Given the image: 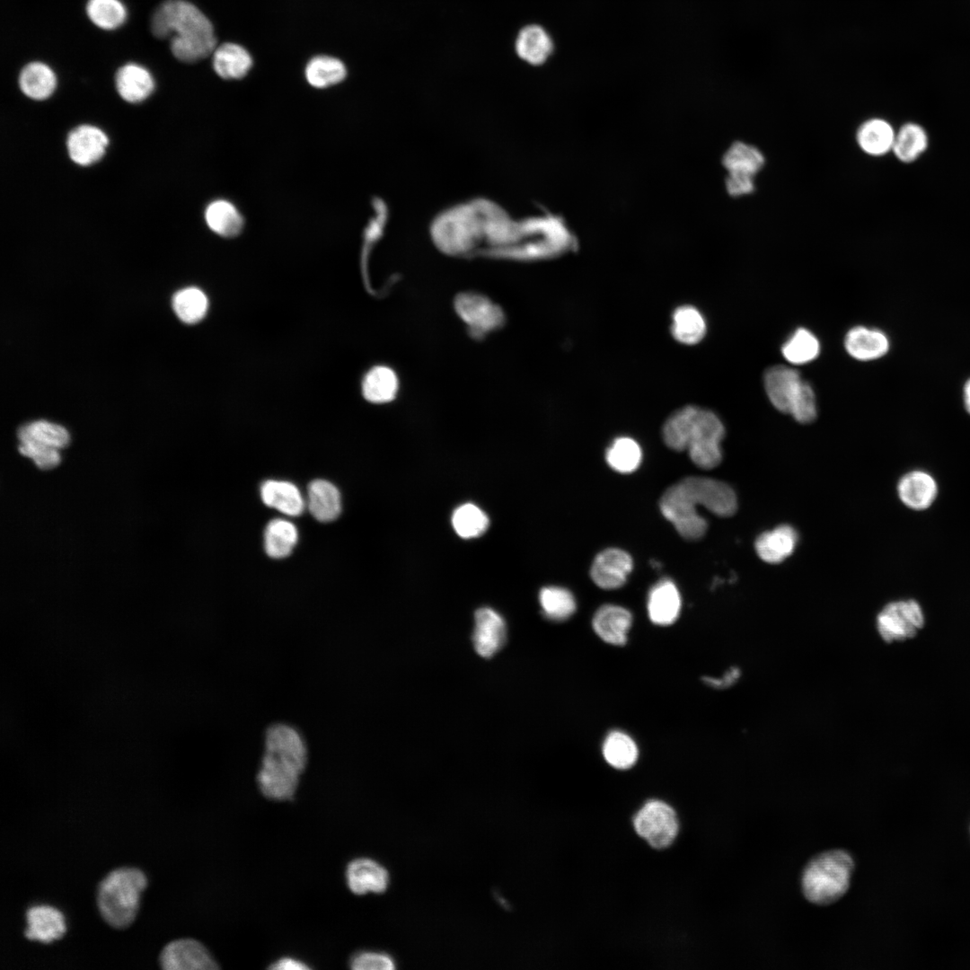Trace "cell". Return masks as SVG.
I'll return each mask as SVG.
<instances>
[{
	"label": "cell",
	"instance_id": "8",
	"mask_svg": "<svg viewBox=\"0 0 970 970\" xmlns=\"http://www.w3.org/2000/svg\"><path fill=\"white\" fill-rule=\"evenodd\" d=\"M635 835L652 850L662 851L672 847L681 832V820L675 807L666 800L647 799L631 817Z\"/></svg>",
	"mask_w": 970,
	"mask_h": 970
},
{
	"label": "cell",
	"instance_id": "9",
	"mask_svg": "<svg viewBox=\"0 0 970 970\" xmlns=\"http://www.w3.org/2000/svg\"><path fill=\"white\" fill-rule=\"evenodd\" d=\"M923 625L922 609L913 599L895 601L886 604L876 619L877 631L887 643L912 639Z\"/></svg>",
	"mask_w": 970,
	"mask_h": 970
},
{
	"label": "cell",
	"instance_id": "50",
	"mask_svg": "<svg viewBox=\"0 0 970 970\" xmlns=\"http://www.w3.org/2000/svg\"><path fill=\"white\" fill-rule=\"evenodd\" d=\"M274 970H306L311 967L303 960L292 957H279L269 966Z\"/></svg>",
	"mask_w": 970,
	"mask_h": 970
},
{
	"label": "cell",
	"instance_id": "1",
	"mask_svg": "<svg viewBox=\"0 0 970 970\" xmlns=\"http://www.w3.org/2000/svg\"><path fill=\"white\" fill-rule=\"evenodd\" d=\"M699 506L716 516L726 517L736 511L737 499L735 491L727 483L691 476L666 489L659 502L662 515L683 538L689 541L702 538L708 528L706 519L698 514Z\"/></svg>",
	"mask_w": 970,
	"mask_h": 970
},
{
	"label": "cell",
	"instance_id": "24",
	"mask_svg": "<svg viewBox=\"0 0 970 970\" xmlns=\"http://www.w3.org/2000/svg\"><path fill=\"white\" fill-rule=\"evenodd\" d=\"M515 48L521 59L530 65L540 66L552 54L554 46L552 39L542 26L530 24L519 31Z\"/></svg>",
	"mask_w": 970,
	"mask_h": 970
},
{
	"label": "cell",
	"instance_id": "35",
	"mask_svg": "<svg viewBox=\"0 0 970 970\" xmlns=\"http://www.w3.org/2000/svg\"><path fill=\"white\" fill-rule=\"evenodd\" d=\"M298 540L295 525L288 520L276 518L271 520L264 532V548L266 553L274 559L288 556Z\"/></svg>",
	"mask_w": 970,
	"mask_h": 970
},
{
	"label": "cell",
	"instance_id": "11",
	"mask_svg": "<svg viewBox=\"0 0 970 970\" xmlns=\"http://www.w3.org/2000/svg\"><path fill=\"white\" fill-rule=\"evenodd\" d=\"M455 310L475 336L498 329L504 322L502 310L487 297L464 293L455 299Z\"/></svg>",
	"mask_w": 970,
	"mask_h": 970
},
{
	"label": "cell",
	"instance_id": "26",
	"mask_svg": "<svg viewBox=\"0 0 970 970\" xmlns=\"http://www.w3.org/2000/svg\"><path fill=\"white\" fill-rule=\"evenodd\" d=\"M307 505L316 520L324 523L333 521L341 511L340 491L330 481H313L307 489Z\"/></svg>",
	"mask_w": 970,
	"mask_h": 970
},
{
	"label": "cell",
	"instance_id": "13",
	"mask_svg": "<svg viewBox=\"0 0 970 970\" xmlns=\"http://www.w3.org/2000/svg\"><path fill=\"white\" fill-rule=\"evenodd\" d=\"M346 881L356 895L381 894L387 889L390 877L379 862L369 858H357L346 868Z\"/></svg>",
	"mask_w": 970,
	"mask_h": 970
},
{
	"label": "cell",
	"instance_id": "14",
	"mask_svg": "<svg viewBox=\"0 0 970 970\" xmlns=\"http://www.w3.org/2000/svg\"><path fill=\"white\" fill-rule=\"evenodd\" d=\"M108 143V137L101 129L92 125H81L69 133L66 146L73 162L79 165H90L102 157Z\"/></svg>",
	"mask_w": 970,
	"mask_h": 970
},
{
	"label": "cell",
	"instance_id": "46",
	"mask_svg": "<svg viewBox=\"0 0 970 970\" xmlns=\"http://www.w3.org/2000/svg\"><path fill=\"white\" fill-rule=\"evenodd\" d=\"M19 452L33 460L35 464L42 470H49L57 466L61 461L58 449L40 445L33 441H20Z\"/></svg>",
	"mask_w": 970,
	"mask_h": 970
},
{
	"label": "cell",
	"instance_id": "17",
	"mask_svg": "<svg viewBox=\"0 0 970 970\" xmlns=\"http://www.w3.org/2000/svg\"><path fill=\"white\" fill-rule=\"evenodd\" d=\"M632 623L629 610L615 604H604L594 614L592 626L597 636L604 642L622 646Z\"/></svg>",
	"mask_w": 970,
	"mask_h": 970
},
{
	"label": "cell",
	"instance_id": "38",
	"mask_svg": "<svg viewBox=\"0 0 970 970\" xmlns=\"http://www.w3.org/2000/svg\"><path fill=\"white\" fill-rule=\"evenodd\" d=\"M17 436L19 441H33L56 449L64 448L70 441L69 433L64 427L47 420H36L22 426Z\"/></svg>",
	"mask_w": 970,
	"mask_h": 970
},
{
	"label": "cell",
	"instance_id": "19",
	"mask_svg": "<svg viewBox=\"0 0 970 970\" xmlns=\"http://www.w3.org/2000/svg\"><path fill=\"white\" fill-rule=\"evenodd\" d=\"M27 928L23 935L29 939L50 943L60 939L66 925L60 911L49 905L31 906L25 913Z\"/></svg>",
	"mask_w": 970,
	"mask_h": 970
},
{
	"label": "cell",
	"instance_id": "34",
	"mask_svg": "<svg viewBox=\"0 0 970 970\" xmlns=\"http://www.w3.org/2000/svg\"><path fill=\"white\" fill-rule=\"evenodd\" d=\"M603 755L611 767L616 770H628L637 763L639 749L629 735L615 730L610 732L605 737Z\"/></svg>",
	"mask_w": 970,
	"mask_h": 970
},
{
	"label": "cell",
	"instance_id": "4",
	"mask_svg": "<svg viewBox=\"0 0 970 970\" xmlns=\"http://www.w3.org/2000/svg\"><path fill=\"white\" fill-rule=\"evenodd\" d=\"M725 428L711 410L686 405L675 410L662 427V437L674 451H687L699 468L710 470L722 460L720 443Z\"/></svg>",
	"mask_w": 970,
	"mask_h": 970
},
{
	"label": "cell",
	"instance_id": "45",
	"mask_svg": "<svg viewBox=\"0 0 970 970\" xmlns=\"http://www.w3.org/2000/svg\"><path fill=\"white\" fill-rule=\"evenodd\" d=\"M789 414L802 424L810 423L816 418V395L812 386L804 380L793 399Z\"/></svg>",
	"mask_w": 970,
	"mask_h": 970
},
{
	"label": "cell",
	"instance_id": "40",
	"mask_svg": "<svg viewBox=\"0 0 970 970\" xmlns=\"http://www.w3.org/2000/svg\"><path fill=\"white\" fill-rule=\"evenodd\" d=\"M539 601L544 615L552 621L569 619L576 611V600L571 592L560 586L541 589Z\"/></svg>",
	"mask_w": 970,
	"mask_h": 970
},
{
	"label": "cell",
	"instance_id": "10",
	"mask_svg": "<svg viewBox=\"0 0 970 970\" xmlns=\"http://www.w3.org/2000/svg\"><path fill=\"white\" fill-rule=\"evenodd\" d=\"M163 970H215L219 966L208 949L194 939H179L167 943L160 952Z\"/></svg>",
	"mask_w": 970,
	"mask_h": 970
},
{
	"label": "cell",
	"instance_id": "30",
	"mask_svg": "<svg viewBox=\"0 0 970 970\" xmlns=\"http://www.w3.org/2000/svg\"><path fill=\"white\" fill-rule=\"evenodd\" d=\"M706 322L701 312L686 304L677 307L672 315L673 338L684 345L698 344L706 334Z\"/></svg>",
	"mask_w": 970,
	"mask_h": 970
},
{
	"label": "cell",
	"instance_id": "41",
	"mask_svg": "<svg viewBox=\"0 0 970 970\" xmlns=\"http://www.w3.org/2000/svg\"><path fill=\"white\" fill-rule=\"evenodd\" d=\"M172 307L181 321L185 323H196L206 315L208 300L200 289L186 287L175 293Z\"/></svg>",
	"mask_w": 970,
	"mask_h": 970
},
{
	"label": "cell",
	"instance_id": "20",
	"mask_svg": "<svg viewBox=\"0 0 970 970\" xmlns=\"http://www.w3.org/2000/svg\"><path fill=\"white\" fill-rule=\"evenodd\" d=\"M901 501L909 508L923 510L934 502L938 486L931 475L922 471H913L902 477L897 486Z\"/></svg>",
	"mask_w": 970,
	"mask_h": 970
},
{
	"label": "cell",
	"instance_id": "22",
	"mask_svg": "<svg viewBox=\"0 0 970 970\" xmlns=\"http://www.w3.org/2000/svg\"><path fill=\"white\" fill-rule=\"evenodd\" d=\"M115 84L119 96L132 103L146 100L154 87L148 70L134 63L125 64L117 70Z\"/></svg>",
	"mask_w": 970,
	"mask_h": 970
},
{
	"label": "cell",
	"instance_id": "27",
	"mask_svg": "<svg viewBox=\"0 0 970 970\" xmlns=\"http://www.w3.org/2000/svg\"><path fill=\"white\" fill-rule=\"evenodd\" d=\"M212 55L213 68L223 79H242L252 66L250 53L235 43H224L216 47Z\"/></svg>",
	"mask_w": 970,
	"mask_h": 970
},
{
	"label": "cell",
	"instance_id": "23",
	"mask_svg": "<svg viewBox=\"0 0 970 970\" xmlns=\"http://www.w3.org/2000/svg\"><path fill=\"white\" fill-rule=\"evenodd\" d=\"M844 347L853 358L868 361L883 357L889 348V342L883 332L857 326L847 332Z\"/></svg>",
	"mask_w": 970,
	"mask_h": 970
},
{
	"label": "cell",
	"instance_id": "28",
	"mask_svg": "<svg viewBox=\"0 0 970 970\" xmlns=\"http://www.w3.org/2000/svg\"><path fill=\"white\" fill-rule=\"evenodd\" d=\"M895 136V132L888 121L873 118L860 126L856 140L864 153L872 156H882L892 151Z\"/></svg>",
	"mask_w": 970,
	"mask_h": 970
},
{
	"label": "cell",
	"instance_id": "31",
	"mask_svg": "<svg viewBox=\"0 0 970 970\" xmlns=\"http://www.w3.org/2000/svg\"><path fill=\"white\" fill-rule=\"evenodd\" d=\"M929 137L919 124L908 122L895 133L892 152L904 163L916 161L927 150Z\"/></svg>",
	"mask_w": 970,
	"mask_h": 970
},
{
	"label": "cell",
	"instance_id": "49",
	"mask_svg": "<svg viewBox=\"0 0 970 970\" xmlns=\"http://www.w3.org/2000/svg\"><path fill=\"white\" fill-rule=\"evenodd\" d=\"M741 672L738 667H730L720 677L705 676L702 678L705 684L715 689H725L738 681Z\"/></svg>",
	"mask_w": 970,
	"mask_h": 970
},
{
	"label": "cell",
	"instance_id": "37",
	"mask_svg": "<svg viewBox=\"0 0 970 970\" xmlns=\"http://www.w3.org/2000/svg\"><path fill=\"white\" fill-rule=\"evenodd\" d=\"M305 78L315 88H326L343 81L347 75L345 65L329 56L313 57L305 67Z\"/></svg>",
	"mask_w": 970,
	"mask_h": 970
},
{
	"label": "cell",
	"instance_id": "42",
	"mask_svg": "<svg viewBox=\"0 0 970 970\" xmlns=\"http://www.w3.org/2000/svg\"><path fill=\"white\" fill-rule=\"evenodd\" d=\"M819 351L818 340L804 328L796 330L781 348L783 357L794 365H802L814 360Z\"/></svg>",
	"mask_w": 970,
	"mask_h": 970
},
{
	"label": "cell",
	"instance_id": "2",
	"mask_svg": "<svg viewBox=\"0 0 970 970\" xmlns=\"http://www.w3.org/2000/svg\"><path fill=\"white\" fill-rule=\"evenodd\" d=\"M263 740L256 776L259 789L274 801L292 799L308 763L305 738L295 726L278 722L267 728Z\"/></svg>",
	"mask_w": 970,
	"mask_h": 970
},
{
	"label": "cell",
	"instance_id": "12",
	"mask_svg": "<svg viewBox=\"0 0 970 970\" xmlns=\"http://www.w3.org/2000/svg\"><path fill=\"white\" fill-rule=\"evenodd\" d=\"M632 567V558L628 552L618 548H608L595 556L590 577L600 588L617 589L625 584Z\"/></svg>",
	"mask_w": 970,
	"mask_h": 970
},
{
	"label": "cell",
	"instance_id": "25",
	"mask_svg": "<svg viewBox=\"0 0 970 970\" xmlns=\"http://www.w3.org/2000/svg\"><path fill=\"white\" fill-rule=\"evenodd\" d=\"M263 503L290 516H300L304 500L298 488L289 481L269 480L260 486Z\"/></svg>",
	"mask_w": 970,
	"mask_h": 970
},
{
	"label": "cell",
	"instance_id": "7",
	"mask_svg": "<svg viewBox=\"0 0 970 970\" xmlns=\"http://www.w3.org/2000/svg\"><path fill=\"white\" fill-rule=\"evenodd\" d=\"M487 200L460 205L441 214L431 227L436 245L444 252L461 255L483 242Z\"/></svg>",
	"mask_w": 970,
	"mask_h": 970
},
{
	"label": "cell",
	"instance_id": "5",
	"mask_svg": "<svg viewBox=\"0 0 970 970\" xmlns=\"http://www.w3.org/2000/svg\"><path fill=\"white\" fill-rule=\"evenodd\" d=\"M855 863L845 850H830L814 856L801 875V890L807 901L829 905L848 891Z\"/></svg>",
	"mask_w": 970,
	"mask_h": 970
},
{
	"label": "cell",
	"instance_id": "44",
	"mask_svg": "<svg viewBox=\"0 0 970 970\" xmlns=\"http://www.w3.org/2000/svg\"><path fill=\"white\" fill-rule=\"evenodd\" d=\"M452 525L459 536L466 539L473 538L480 536L487 530L489 518L480 507L466 503L454 511Z\"/></svg>",
	"mask_w": 970,
	"mask_h": 970
},
{
	"label": "cell",
	"instance_id": "16",
	"mask_svg": "<svg viewBox=\"0 0 970 970\" xmlns=\"http://www.w3.org/2000/svg\"><path fill=\"white\" fill-rule=\"evenodd\" d=\"M505 639L506 624L503 618L489 607L477 610L472 636L476 652L483 657H490L503 646Z\"/></svg>",
	"mask_w": 970,
	"mask_h": 970
},
{
	"label": "cell",
	"instance_id": "39",
	"mask_svg": "<svg viewBox=\"0 0 970 970\" xmlns=\"http://www.w3.org/2000/svg\"><path fill=\"white\" fill-rule=\"evenodd\" d=\"M605 458L609 466L614 471L630 473L639 466L642 451L634 439L622 436L612 443L606 451Z\"/></svg>",
	"mask_w": 970,
	"mask_h": 970
},
{
	"label": "cell",
	"instance_id": "32",
	"mask_svg": "<svg viewBox=\"0 0 970 970\" xmlns=\"http://www.w3.org/2000/svg\"><path fill=\"white\" fill-rule=\"evenodd\" d=\"M205 219L210 230L223 237H234L243 227V218L239 210L225 199L211 202L206 208Z\"/></svg>",
	"mask_w": 970,
	"mask_h": 970
},
{
	"label": "cell",
	"instance_id": "15",
	"mask_svg": "<svg viewBox=\"0 0 970 970\" xmlns=\"http://www.w3.org/2000/svg\"><path fill=\"white\" fill-rule=\"evenodd\" d=\"M799 373L786 366H773L763 375L766 394L780 411L789 414L791 403L802 382Z\"/></svg>",
	"mask_w": 970,
	"mask_h": 970
},
{
	"label": "cell",
	"instance_id": "29",
	"mask_svg": "<svg viewBox=\"0 0 970 970\" xmlns=\"http://www.w3.org/2000/svg\"><path fill=\"white\" fill-rule=\"evenodd\" d=\"M18 83L21 91L32 100L48 98L57 85L52 69L46 64L34 61L25 65L20 72Z\"/></svg>",
	"mask_w": 970,
	"mask_h": 970
},
{
	"label": "cell",
	"instance_id": "43",
	"mask_svg": "<svg viewBox=\"0 0 970 970\" xmlns=\"http://www.w3.org/2000/svg\"><path fill=\"white\" fill-rule=\"evenodd\" d=\"M90 21L103 30H114L126 20L127 12L119 0H88L85 7Z\"/></svg>",
	"mask_w": 970,
	"mask_h": 970
},
{
	"label": "cell",
	"instance_id": "21",
	"mask_svg": "<svg viewBox=\"0 0 970 970\" xmlns=\"http://www.w3.org/2000/svg\"><path fill=\"white\" fill-rule=\"evenodd\" d=\"M798 540L796 530L790 525H782L761 534L754 542V549L762 560L777 564L794 551Z\"/></svg>",
	"mask_w": 970,
	"mask_h": 970
},
{
	"label": "cell",
	"instance_id": "36",
	"mask_svg": "<svg viewBox=\"0 0 970 970\" xmlns=\"http://www.w3.org/2000/svg\"><path fill=\"white\" fill-rule=\"evenodd\" d=\"M764 161V156L758 148L741 141L733 143L722 157V164L728 172L753 176L763 168Z\"/></svg>",
	"mask_w": 970,
	"mask_h": 970
},
{
	"label": "cell",
	"instance_id": "48",
	"mask_svg": "<svg viewBox=\"0 0 970 970\" xmlns=\"http://www.w3.org/2000/svg\"><path fill=\"white\" fill-rule=\"evenodd\" d=\"M754 177L750 174L728 172L726 177L728 193L732 197H740L752 193L754 190Z\"/></svg>",
	"mask_w": 970,
	"mask_h": 970
},
{
	"label": "cell",
	"instance_id": "47",
	"mask_svg": "<svg viewBox=\"0 0 970 970\" xmlns=\"http://www.w3.org/2000/svg\"><path fill=\"white\" fill-rule=\"evenodd\" d=\"M349 966L354 970H392L396 964L386 953L366 950L354 954L349 959Z\"/></svg>",
	"mask_w": 970,
	"mask_h": 970
},
{
	"label": "cell",
	"instance_id": "18",
	"mask_svg": "<svg viewBox=\"0 0 970 970\" xmlns=\"http://www.w3.org/2000/svg\"><path fill=\"white\" fill-rule=\"evenodd\" d=\"M681 596L675 584L669 578L660 579L653 586L648 597V613L655 624L674 623L681 611Z\"/></svg>",
	"mask_w": 970,
	"mask_h": 970
},
{
	"label": "cell",
	"instance_id": "51",
	"mask_svg": "<svg viewBox=\"0 0 970 970\" xmlns=\"http://www.w3.org/2000/svg\"><path fill=\"white\" fill-rule=\"evenodd\" d=\"M964 394H965L966 407L967 411L970 413V380L966 383V384L965 386Z\"/></svg>",
	"mask_w": 970,
	"mask_h": 970
},
{
	"label": "cell",
	"instance_id": "3",
	"mask_svg": "<svg viewBox=\"0 0 970 970\" xmlns=\"http://www.w3.org/2000/svg\"><path fill=\"white\" fill-rule=\"evenodd\" d=\"M150 29L155 38L169 39L172 55L184 63L206 58L216 48L211 22L185 0L162 2L151 16Z\"/></svg>",
	"mask_w": 970,
	"mask_h": 970
},
{
	"label": "cell",
	"instance_id": "6",
	"mask_svg": "<svg viewBox=\"0 0 970 970\" xmlns=\"http://www.w3.org/2000/svg\"><path fill=\"white\" fill-rule=\"evenodd\" d=\"M147 885L145 873L137 868L110 870L98 884L96 904L103 921L115 929H125L134 921L140 893Z\"/></svg>",
	"mask_w": 970,
	"mask_h": 970
},
{
	"label": "cell",
	"instance_id": "33",
	"mask_svg": "<svg viewBox=\"0 0 970 970\" xmlns=\"http://www.w3.org/2000/svg\"><path fill=\"white\" fill-rule=\"evenodd\" d=\"M399 382L392 369L384 366L373 367L362 383L364 397L371 402L384 403L392 401L398 392Z\"/></svg>",
	"mask_w": 970,
	"mask_h": 970
}]
</instances>
